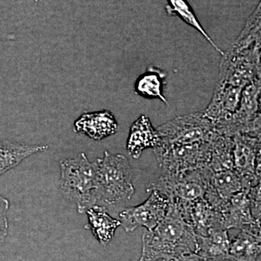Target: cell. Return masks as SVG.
<instances>
[{
	"label": "cell",
	"instance_id": "6",
	"mask_svg": "<svg viewBox=\"0 0 261 261\" xmlns=\"http://www.w3.org/2000/svg\"><path fill=\"white\" fill-rule=\"evenodd\" d=\"M260 78H257L245 87L233 116L215 128L219 135L231 137L238 134H247L260 137Z\"/></svg>",
	"mask_w": 261,
	"mask_h": 261
},
{
	"label": "cell",
	"instance_id": "15",
	"mask_svg": "<svg viewBox=\"0 0 261 261\" xmlns=\"http://www.w3.org/2000/svg\"><path fill=\"white\" fill-rule=\"evenodd\" d=\"M225 229L240 228L247 225L260 223L252 215L250 199L247 190H243L233 195L221 210Z\"/></svg>",
	"mask_w": 261,
	"mask_h": 261
},
{
	"label": "cell",
	"instance_id": "21",
	"mask_svg": "<svg viewBox=\"0 0 261 261\" xmlns=\"http://www.w3.org/2000/svg\"><path fill=\"white\" fill-rule=\"evenodd\" d=\"M167 1L168 4L165 7V10L168 15L171 16H177L181 18L184 22L200 33L201 35L207 40V42L210 43L215 50L218 51L221 56L224 55V51L220 49L219 46L215 43L212 38L207 34L202 25H201L191 5L187 0H167Z\"/></svg>",
	"mask_w": 261,
	"mask_h": 261
},
{
	"label": "cell",
	"instance_id": "17",
	"mask_svg": "<svg viewBox=\"0 0 261 261\" xmlns=\"http://www.w3.org/2000/svg\"><path fill=\"white\" fill-rule=\"evenodd\" d=\"M196 253L216 261L229 260L230 240L228 230L218 228L212 230L207 236H197Z\"/></svg>",
	"mask_w": 261,
	"mask_h": 261
},
{
	"label": "cell",
	"instance_id": "12",
	"mask_svg": "<svg viewBox=\"0 0 261 261\" xmlns=\"http://www.w3.org/2000/svg\"><path fill=\"white\" fill-rule=\"evenodd\" d=\"M74 130L96 141L102 140L114 135L118 129V122L111 111L85 113L75 120Z\"/></svg>",
	"mask_w": 261,
	"mask_h": 261
},
{
	"label": "cell",
	"instance_id": "16",
	"mask_svg": "<svg viewBox=\"0 0 261 261\" xmlns=\"http://www.w3.org/2000/svg\"><path fill=\"white\" fill-rule=\"evenodd\" d=\"M86 213L88 217V224L85 228L90 230L102 245H107L112 240L117 228L121 225V221L114 219L103 206H92Z\"/></svg>",
	"mask_w": 261,
	"mask_h": 261
},
{
	"label": "cell",
	"instance_id": "23",
	"mask_svg": "<svg viewBox=\"0 0 261 261\" xmlns=\"http://www.w3.org/2000/svg\"><path fill=\"white\" fill-rule=\"evenodd\" d=\"M254 219L260 221V184L247 190Z\"/></svg>",
	"mask_w": 261,
	"mask_h": 261
},
{
	"label": "cell",
	"instance_id": "5",
	"mask_svg": "<svg viewBox=\"0 0 261 261\" xmlns=\"http://www.w3.org/2000/svg\"><path fill=\"white\" fill-rule=\"evenodd\" d=\"M212 142L192 145L161 143L153 151L162 173L176 174L206 167L211 159Z\"/></svg>",
	"mask_w": 261,
	"mask_h": 261
},
{
	"label": "cell",
	"instance_id": "8",
	"mask_svg": "<svg viewBox=\"0 0 261 261\" xmlns=\"http://www.w3.org/2000/svg\"><path fill=\"white\" fill-rule=\"evenodd\" d=\"M231 138L233 170L247 190L260 184V137L238 134Z\"/></svg>",
	"mask_w": 261,
	"mask_h": 261
},
{
	"label": "cell",
	"instance_id": "1",
	"mask_svg": "<svg viewBox=\"0 0 261 261\" xmlns=\"http://www.w3.org/2000/svg\"><path fill=\"white\" fill-rule=\"evenodd\" d=\"M139 261H171L197 251V234L177 207L168 202L167 213L159 225L146 230Z\"/></svg>",
	"mask_w": 261,
	"mask_h": 261
},
{
	"label": "cell",
	"instance_id": "13",
	"mask_svg": "<svg viewBox=\"0 0 261 261\" xmlns=\"http://www.w3.org/2000/svg\"><path fill=\"white\" fill-rule=\"evenodd\" d=\"M261 251L260 223L247 225L230 243V261H257Z\"/></svg>",
	"mask_w": 261,
	"mask_h": 261
},
{
	"label": "cell",
	"instance_id": "20",
	"mask_svg": "<svg viewBox=\"0 0 261 261\" xmlns=\"http://www.w3.org/2000/svg\"><path fill=\"white\" fill-rule=\"evenodd\" d=\"M207 167L213 172L233 170L231 137L216 136L211 145V159Z\"/></svg>",
	"mask_w": 261,
	"mask_h": 261
},
{
	"label": "cell",
	"instance_id": "19",
	"mask_svg": "<svg viewBox=\"0 0 261 261\" xmlns=\"http://www.w3.org/2000/svg\"><path fill=\"white\" fill-rule=\"evenodd\" d=\"M49 149L47 145L25 144L3 141L0 142V176L20 164L24 159Z\"/></svg>",
	"mask_w": 261,
	"mask_h": 261
},
{
	"label": "cell",
	"instance_id": "22",
	"mask_svg": "<svg viewBox=\"0 0 261 261\" xmlns=\"http://www.w3.org/2000/svg\"><path fill=\"white\" fill-rule=\"evenodd\" d=\"M9 201L0 194V246L4 243L8 236V211L9 209Z\"/></svg>",
	"mask_w": 261,
	"mask_h": 261
},
{
	"label": "cell",
	"instance_id": "2",
	"mask_svg": "<svg viewBox=\"0 0 261 261\" xmlns=\"http://www.w3.org/2000/svg\"><path fill=\"white\" fill-rule=\"evenodd\" d=\"M61 190L84 214L99 201L97 161L90 162L85 153L61 162Z\"/></svg>",
	"mask_w": 261,
	"mask_h": 261
},
{
	"label": "cell",
	"instance_id": "11",
	"mask_svg": "<svg viewBox=\"0 0 261 261\" xmlns=\"http://www.w3.org/2000/svg\"><path fill=\"white\" fill-rule=\"evenodd\" d=\"M178 211L197 236L205 237L212 230L224 228L221 212L212 207L205 199L196 201Z\"/></svg>",
	"mask_w": 261,
	"mask_h": 261
},
{
	"label": "cell",
	"instance_id": "7",
	"mask_svg": "<svg viewBox=\"0 0 261 261\" xmlns=\"http://www.w3.org/2000/svg\"><path fill=\"white\" fill-rule=\"evenodd\" d=\"M157 130L161 144L192 145L211 142L219 135L214 123L203 113L176 117L158 127Z\"/></svg>",
	"mask_w": 261,
	"mask_h": 261
},
{
	"label": "cell",
	"instance_id": "4",
	"mask_svg": "<svg viewBox=\"0 0 261 261\" xmlns=\"http://www.w3.org/2000/svg\"><path fill=\"white\" fill-rule=\"evenodd\" d=\"M207 168L169 174L163 173L151 182L147 192L157 191L169 203L181 209L196 201L205 199Z\"/></svg>",
	"mask_w": 261,
	"mask_h": 261
},
{
	"label": "cell",
	"instance_id": "14",
	"mask_svg": "<svg viewBox=\"0 0 261 261\" xmlns=\"http://www.w3.org/2000/svg\"><path fill=\"white\" fill-rule=\"evenodd\" d=\"M161 144L157 128H154L149 118L145 115L136 120L130 128L126 149L133 159H139L144 150L156 148Z\"/></svg>",
	"mask_w": 261,
	"mask_h": 261
},
{
	"label": "cell",
	"instance_id": "18",
	"mask_svg": "<svg viewBox=\"0 0 261 261\" xmlns=\"http://www.w3.org/2000/svg\"><path fill=\"white\" fill-rule=\"evenodd\" d=\"M166 73L157 67H147L145 73L138 77L135 84L136 94L148 99H160L168 105V99L164 95Z\"/></svg>",
	"mask_w": 261,
	"mask_h": 261
},
{
	"label": "cell",
	"instance_id": "9",
	"mask_svg": "<svg viewBox=\"0 0 261 261\" xmlns=\"http://www.w3.org/2000/svg\"><path fill=\"white\" fill-rule=\"evenodd\" d=\"M150 195L143 203L122 211L119 214L121 225L125 231L132 232L144 226L147 230L155 227L166 216L168 200L157 191H151Z\"/></svg>",
	"mask_w": 261,
	"mask_h": 261
},
{
	"label": "cell",
	"instance_id": "10",
	"mask_svg": "<svg viewBox=\"0 0 261 261\" xmlns=\"http://www.w3.org/2000/svg\"><path fill=\"white\" fill-rule=\"evenodd\" d=\"M207 168L205 200L216 210H221L233 195L243 190L240 176L234 170L213 172Z\"/></svg>",
	"mask_w": 261,
	"mask_h": 261
},
{
	"label": "cell",
	"instance_id": "24",
	"mask_svg": "<svg viewBox=\"0 0 261 261\" xmlns=\"http://www.w3.org/2000/svg\"><path fill=\"white\" fill-rule=\"evenodd\" d=\"M171 261H207V259L195 252H192V253L185 254Z\"/></svg>",
	"mask_w": 261,
	"mask_h": 261
},
{
	"label": "cell",
	"instance_id": "3",
	"mask_svg": "<svg viewBox=\"0 0 261 261\" xmlns=\"http://www.w3.org/2000/svg\"><path fill=\"white\" fill-rule=\"evenodd\" d=\"M98 197L108 205L129 200L135 192L132 167L126 156L104 152L97 159Z\"/></svg>",
	"mask_w": 261,
	"mask_h": 261
}]
</instances>
